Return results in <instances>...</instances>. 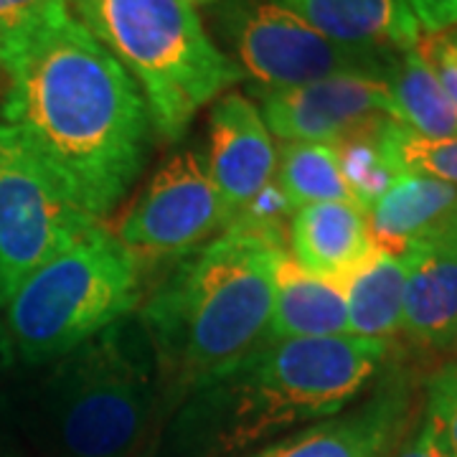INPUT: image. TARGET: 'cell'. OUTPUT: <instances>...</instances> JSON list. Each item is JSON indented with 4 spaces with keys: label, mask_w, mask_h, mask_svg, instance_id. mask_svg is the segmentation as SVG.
Here are the masks:
<instances>
[{
    "label": "cell",
    "mask_w": 457,
    "mask_h": 457,
    "mask_svg": "<svg viewBox=\"0 0 457 457\" xmlns=\"http://www.w3.org/2000/svg\"><path fill=\"white\" fill-rule=\"evenodd\" d=\"M3 69L5 125L29 140L79 212L107 216L140 179L153 140L137 84L71 13Z\"/></svg>",
    "instance_id": "1"
},
{
    "label": "cell",
    "mask_w": 457,
    "mask_h": 457,
    "mask_svg": "<svg viewBox=\"0 0 457 457\" xmlns=\"http://www.w3.org/2000/svg\"><path fill=\"white\" fill-rule=\"evenodd\" d=\"M389 338L328 336L260 343L165 417L153 457H246L336 417L389 369Z\"/></svg>",
    "instance_id": "2"
},
{
    "label": "cell",
    "mask_w": 457,
    "mask_h": 457,
    "mask_svg": "<svg viewBox=\"0 0 457 457\" xmlns=\"http://www.w3.org/2000/svg\"><path fill=\"white\" fill-rule=\"evenodd\" d=\"M285 246L237 228L183 254L137 315L155 353L165 417L260 345Z\"/></svg>",
    "instance_id": "3"
},
{
    "label": "cell",
    "mask_w": 457,
    "mask_h": 457,
    "mask_svg": "<svg viewBox=\"0 0 457 457\" xmlns=\"http://www.w3.org/2000/svg\"><path fill=\"white\" fill-rule=\"evenodd\" d=\"M51 371L18 409L29 457H137L163 427L155 353L137 315L104 328Z\"/></svg>",
    "instance_id": "4"
},
{
    "label": "cell",
    "mask_w": 457,
    "mask_h": 457,
    "mask_svg": "<svg viewBox=\"0 0 457 457\" xmlns=\"http://www.w3.org/2000/svg\"><path fill=\"white\" fill-rule=\"evenodd\" d=\"M69 11L130 74L168 143H179L201 107L245 82L191 0H69Z\"/></svg>",
    "instance_id": "5"
},
{
    "label": "cell",
    "mask_w": 457,
    "mask_h": 457,
    "mask_svg": "<svg viewBox=\"0 0 457 457\" xmlns=\"http://www.w3.org/2000/svg\"><path fill=\"white\" fill-rule=\"evenodd\" d=\"M140 262L95 227L21 282L5 303L8 348L26 363H51L128 318L140 303Z\"/></svg>",
    "instance_id": "6"
},
{
    "label": "cell",
    "mask_w": 457,
    "mask_h": 457,
    "mask_svg": "<svg viewBox=\"0 0 457 457\" xmlns=\"http://www.w3.org/2000/svg\"><path fill=\"white\" fill-rule=\"evenodd\" d=\"M206 13L227 46L224 54L262 89H287L336 74L386 77L399 54L333 44L279 0H206Z\"/></svg>",
    "instance_id": "7"
},
{
    "label": "cell",
    "mask_w": 457,
    "mask_h": 457,
    "mask_svg": "<svg viewBox=\"0 0 457 457\" xmlns=\"http://www.w3.org/2000/svg\"><path fill=\"white\" fill-rule=\"evenodd\" d=\"M95 227L29 140L0 122V308L23 279Z\"/></svg>",
    "instance_id": "8"
},
{
    "label": "cell",
    "mask_w": 457,
    "mask_h": 457,
    "mask_svg": "<svg viewBox=\"0 0 457 457\" xmlns=\"http://www.w3.org/2000/svg\"><path fill=\"white\" fill-rule=\"evenodd\" d=\"M224 227L227 213L206 158L183 147L155 170L122 219L117 239L135 254H186Z\"/></svg>",
    "instance_id": "9"
},
{
    "label": "cell",
    "mask_w": 457,
    "mask_h": 457,
    "mask_svg": "<svg viewBox=\"0 0 457 457\" xmlns=\"http://www.w3.org/2000/svg\"><path fill=\"white\" fill-rule=\"evenodd\" d=\"M420 411L422 394L414 374L389 366L356 407L295 429L246 457H392Z\"/></svg>",
    "instance_id": "10"
},
{
    "label": "cell",
    "mask_w": 457,
    "mask_h": 457,
    "mask_svg": "<svg viewBox=\"0 0 457 457\" xmlns=\"http://www.w3.org/2000/svg\"><path fill=\"white\" fill-rule=\"evenodd\" d=\"M260 114L282 143L336 145L374 117H392V97L381 74H336L287 89L249 87ZM394 120V117H392Z\"/></svg>",
    "instance_id": "11"
},
{
    "label": "cell",
    "mask_w": 457,
    "mask_h": 457,
    "mask_svg": "<svg viewBox=\"0 0 457 457\" xmlns=\"http://www.w3.org/2000/svg\"><path fill=\"white\" fill-rule=\"evenodd\" d=\"M206 163L228 224V219L260 194L278 170V147L249 97L227 92L213 102Z\"/></svg>",
    "instance_id": "12"
},
{
    "label": "cell",
    "mask_w": 457,
    "mask_h": 457,
    "mask_svg": "<svg viewBox=\"0 0 457 457\" xmlns=\"http://www.w3.org/2000/svg\"><path fill=\"white\" fill-rule=\"evenodd\" d=\"M402 257L407 264L402 333L422 348L450 351L457 333V219Z\"/></svg>",
    "instance_id": "13"
},
{
    "label": "cell",
    "mask_w": 457,
    "mask_h": 457,
    "mask_svg": "<svg viewBox=\"0 0 457 457\" xmlns=\"http://www.w3.org/2000/svg\"><path fill=\"white\" fill-rule=\"evenodd\" d=\"M290 246L297 267L341 285L376 249L366 213L348 201L297 209L290 224Z\"/></svg>",
    "instance_id": "14"
},
{
    "label": "cell",
    "mask_w": 457,
    "mask_h": 457,
    "mask_svg": "<svg viewBox=\"0 0 457 457\" xmlns=\"http://www.w3.org/2000/svg\"><path fill=\"white\" fill-rule=\"evenodd\" d=\"M311 29L351 49L407 51L422 29L407 0H279Z\"/></svg>",
    "instance_id": "15"
},
{
    "label": "cell",
    "mask_w": 457,
    "mask_h": 457,
    "mask_svg": "<svg viewBox=\"0 0 457 457\" xmlns=\"http://www.w3.org/2000/svg\"><path fill=\"white\" fill-rule=\"evenodd\" d=\"M455 219V186L417 173H402L366 213L376 249L399 257L411 245L450 227Z\"/></svg>",
    "instance_id": "16"
},
{
    "label": "cell",
    "mask_w": 457,
    "mask_h": 457,
    "mask_svg": "<svg viewBox=\"0 0 457 457\" xmlns=\"http://www.w3.org/2000/svg\"><path fill=\"white\" fill-rule=\"evenodd\" d=\"M343 333H348V311L341 282L308 275L290 252H282L275 264V305L262 343Z\"/></svg>",
    "instance_id": "17"
},
{
    "label": "cell",
    "mask_w": 457,
    "mask_h": 457,
    "mask_svg": "<svg viewBox=\"0 0 457 457\" xmlns=\"http://www.w3.org/2000/svg\"><path fill=\"white\" fill-rule=\"evenodd\" d=\"M407 264L404 257L374 249V254L343 282L348 333L389 338L402 333Z\"/></svg>",
    "instance_id": "18"
},
{
    "label": "cell",
    "mask_w": 457,
    "mask_h": 457,
    "mask_svg": "<svg viewBox=\"0 0 457 457\" xmlns=\"http://www.w3.org/2000/svg\"><path fill=\"white\" fill-rule=\"evenodd\" d=\"M394 122L422 137L457 135V114L417 46L399 51L386 71Z\"/></svg>",
    "instance_id": "19"
},
{
    "label": "cell",
    "mask_w": 457,
    "mask_h": 457,
    "mask_svg": "<svg viewBox=\"0 0 457 457\" xmlns=\"http://www.w3.org/2000/svg\"><path fill=\"white\" fill-rule=\"evenodd\" d=\"M392 117H374L359 125L356 130L343 135L336 143L338 165L353 206L369 213L376 201L384 196L402 170L394 163L386 145V125Z\"/></svg>",
    "instance_id": "20"
},
{
    "label": "cell",
    "mask_w": 457,
    "mask_h": 457,
    "mask_svg": "<svg viewBox=\"0 0 457 457\" xmlns=\"http://www.w3.org/2000/svg\"><path fill=\"white\" fill-rule=\"evenodd\" d=\"M279 191L290 201L295 212L326 201H351L343 180L338 153L323 143H282L278 150Z\"/></svg>",
    "instance_id": "21"
},
{
    "label": "cell",
    "mask_w": 457,
    "mask_h": 457,
    "mask_svg": "<svg viewBox=\"0 0 457 457\" xmlns=\"http://www.w3.org/2000/svg\"><path fill=\"white\" fill-rule=\"evenodd\" d=\"M386 145L402 173H417L437 179L457 188V135L453 137H422L404 125L389 120Z\"/></svg>",
    "instance_id": "22"
},
{
    "label": "cell",
    "mask_w": 457,
    "mask_h": 457,
    "mask_svg": "<svg viewBox=\"0 0 457 457\" xmlns=\"http://www.w3.org/2000/svg\"><path fill=\"white\" fill-rule=\"evenodd\" d=\"M69 13V0H0V66Z\"/></svg>",
    "instance_id": "23"
},
{
    "label": "cell",
    "mask_w": 457,
    "mask_h": 457,
    "mask_svg": "<svg viewBox=\"0 0 457 457\" xmlns=\"http://www.w3.org/2000/svg\"><path fill=\"white\" fill-rule=\"evenodd\" d=\"M295 209L285 194L279 191L275 180H270L260 194L246 201L239 212L228 219L227 228H237L252 237H260L270 245L285 246L290 245V224H293Z\"/></svg>",
    "instance_id": "24"
},
{
    "label": "cell",
    "mask_w": 457,
    "mask_h": 457,
    "mask_svg": "<svg viewBox=\"0 0 457 457\" xmlns=\"http://www.w3.org/2000/svg\"><path fill=\"white\" fill-rule=\"evenodd\" d=\"M422 414L445 447L457 457V359L445 361L422 386Z\"/></svg>",
    "instance_id": "25"
},
{
    "label": "cell",
    "mask_w": 457,
    "mask_h": 457,
    "mask_svg": "<svg viewBox=\"0 0 457 457\" xmlns=\"http://www.w3.org/2000/svg\"><path fill=\"white\" fill-rule=\"evenodd\" d=\"M417 49L425 56L429 69L435 71L437 82L442 84V89L457 114V23L445 31L422 36Z\"/></svg>",
    "instance_id": "26"
},
{
    "label": "cell",
    "mask_w": 457,
    "mask_h": 457,
    "mask_svg": "<svg viewBox=\"0 0 457 457\" xmlns=\"http://www.w3.org/2000/svg\"><path fill=\"white\" fill-rule=\"evenodd\" d=\"M392 457H453V453L445 447V442L437 437L435 427L429 425L425 414L420 411L417 425L411 427V432L394 450Z\"/></svg>",
    "instance_id": "27"
},
{
    "label": "cell",
    "mask_w": 457,
    "mask_h": 457,
    "mask_svg": "<svg viewBox=\"0 0 457 457\" xmlns=\"http://www.w3.org/2000/svg\"><path fill=\"white\" fill-rule=\"evenodd\" d=\"M422 36L445 31L457 23V0H407Z\"/></svg>",
    "instance_id": "28"
},
{
    "label": "cell",
    "mask_w": 457,
    "mask_h": 457,
    "mask_svg": "<svg viewBox=\"0 0 457 457\" xmlns=\"http://www.w3.org/2000/svg\"><path fill=\"white\" fill-rule=\"evenodd\" d=\"M0 457H29L26 447L21 445L13 427H0Z\"/></svg>",
    "instance_id": "29"
},
{
    "label": "cell",
    "mask_w": 457,
    "mask_h": 457,
    "mask_svg": "<svg viewBox=\"0 0 457 457\" xmlns=\"http://www.w3.org/2000/svg\"><path fill=\"white\" fill-rule=\"evenodd\" d=\"M11 409H13V404H11L8 394L0 392V427L11 425Z\"/></svg>",
    "instance_id": "30"
},
{
    "label": "cell",
    "mask_w": 457,
    "mask_h": 457,
    "mask_svg": "<svg viewBox=\"0 0 457 457\" xmlns=\"http://www.w3.org/2000/svg\"><path fill=\"white\" fill-rule=\"evenodd\" d=\"M450 351L455 353V359H457V333H455V338H453V345H450Z\"/></svg>",
    "instance_id": "31"
},
{
    "label": "cell",
    "mask_w": 457,
    "mask_h": 457,
    "mask_svg": "<svg viewBox=\"0 0 457 457\" xmlns=\"http://www.w3.org/2000/svg\"><path fill=\"white\" fill-rule=\"evenodd\" d=\"M5 345H8V341H3V338H0V353H5Z\"/></svg>",
    "instance_id": "32"
}]
</instances>
